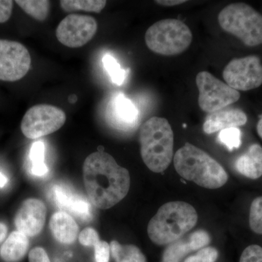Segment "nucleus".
Wrapping results in <instances>:
<instances>
[{
	"label": "nucleus",
	"mask_w": 262,
	"mask_h": 262,
	"mask_svg": "<svg viewBox=\"0 0 262 262\" xmlns=\"http://www.w3.org/2000/svg\"><path fill=\"white\" fill-rule=\"evenodd\" d=\"M83 179L90 201L100 209L115 206L130 189L128 170L119 165L103 147L84 160Z\"/></svg>",
	"instance_id": "nucleus-1"
},
{
	"label": "nucleus",
	"mask_w": 262,
	"mask_h": 262,
	"mask_svg": "<svg viewBox=\"0 0 262 262\" xmlns=\"http://www.w3.org/2000/svg\"><path fill=\"white\" fill-rule=\"evenodd\" d=\"M174 166L182 178L207 189H218L228 180L227 172L216 160L189 143L176 152Z\"/></svg>",
	"instance_id": "nucleus-2"
},
{
	"label": "nucleus",
	"mask_w": 262,
	"mask_h": 262,
	"mask_svg": "<svg viewBox=\"0 0 262 262\" xmlns=\"http://www.w3.org/2000/svg\"><path fill=\"white\" fill-rule=\"evenodd\" d=\"M139 141L143 161L151 171L162 173L171 163L173 155V131L168 120L153 117L140 128Z\"/></svg>",
	"instance_id": "nucleus-3"
},
{
	"label": "nucleus",
	"mask_w": 262,
	"mask_h": 262,
	"mask_svg": "<svg viewBox=\"0 0 262 262\" xmlns=\"http://www.w3.org/2000/svg\"><path fill=\"white\" fill-rule=\"evenodd\" d=\"M196 222L198 214L194 207L185 202H170L160 207L150 220L148 234L155 244H172L191 230Z\"/></svg>",
	"instance_id": "nucleus-4"
},
{
	"label": "nucleus",
	"mask_w": 262,
	"mask_h": 262,
	"mask_svg": "<svg viewBox=\"0 0 262 262\" xmlns=\"http://www.w3.org/2000/svg\"><path fill=\"white\" fill-rule=\"evenodd\" d=\"M221 28L248 47L262 44V15L246 3H232L219 14Z\"/></svg>",
	"instance_id": "nucleus-5"
},
{
	"label": "nucleus",
	"mask_w": 262,
	"mask_h": 262,
	"mask_svg": "<svg viewBox=\"0 0 262 262\" xmlns=\"http://www.w3.org/2000/svg\"><path fill=\"white\" fill-rule=\"evenodd\" d=\"M192 41L190 29L179 19L160 20L151 25L145 33L148 48L163 56L181 54L189 47Z\"/></svg>",
	"instance_id": "nucleus-6"
},
{
	"label": "nucleus",
	"mask_w": 262,
	"mask_h": 262,
	"mask_svg": "<svg viewBox=\"0 0 262 262\" xmlns=\"http://www.w3.org/2000/svg\"><path fill=\"white\" fill-rule=\"evenodd\" d=\"M196 84L199 91L198 104L203 111L213 113L237 102L241 94L208 72L196 75Z\"/></svg>",
	"instance_id": "nucleus-7"
},
{
	"label": "nucleus",
	"mask_w": 262,
	"mask_h": 262,
	"mask_svg": "<svg viewBox=\"0 0 262 262\" xmlns=\"http://www.w3.org/2000/svg\"><path fill=\"white\" fill-rule=\"evenodd\" d=\"M66 120V114L61 108L49 104L36 105L24 115L20 129L28 139H39L59 130Z\"/></svg>",
	"instance_id": "nucleus-8"
},
{
	"label": "nucleus",
	"mask_w": 262,
	"mask_h": 262,
	"mask_svg": "<svg viewBox=\"0 0 262 262\" xmlns=\"http://www.w3.org/2000/svg\"><path fill=\"white\" fill-rule=\"evenodd\" d=\"M226 83L236 91H248L262 84V64L258 56L234 58L223 71Z\"/></svg>",
	"instance_id": "nucleus-9"
},
{
	"label": "nucleus",
	"mask_w": 262,
	"mask_h": 262,
	"mask_svg": "<svg viewBox=\"0 0 262 262\" xmlns=\"http://www.w3.org/2000/svg\"><path fill=\"white\" fill-rule=\"evenodd\" d=\"M31 63L30 53L24 45L0 39V80H20L28 73Z\"/></svg>",
	"instance_id": "nucleus-10"
},
{
	"label": "nucleus",
	"mask_w": 262,
	"mask_h": 262,
	"mask_svg": "<svg viewBox=\"0 0 262 262\" xmlns=\"http://www.w3.org/2000/svg\"><path fill=\"white\" fill-rule=\"evenodd\" d=\"M98 30V24L94 17L70 14L57 27V39L63 46L70 48L82 47L89 43Z\"/></svg>",
	"instance_id": "nucleus-11"
},
{
	"label": "nucleus",
	"mask_w": 262,
	"mask_h": 262,
	"mask_svg": "<svg viewBox=\"0 0 262 262\" xmlns=\"http://www.w3.org/2000/svg\"><path fill=\"white\" fill-rule=\"evenodd\" d=\"M47 209L44 203L35 198H29L22 203L16 214L14 223L17 230L34 237L40 233L46 223Z\"/></svg>",
	"instance_id": "nucleus-12"
},
{
	"label": "nucleus",
	"mask_w": 262,
	"mask_h": 262,
	"mask_svg": "<svg viewBox=\"0 0 262 262\" xmlns=\"http://www.w3.org/2000/svg\"><path fill=\"white\" fill-rule=\"evenodd\" d=\"M210 241L211 237L206 231H196L170 244L164 251L162 262H180L188 253L204 248Z\"/></svg>",
	"instance_id": "nucleus-13"
},
{
	"label": "nucleus",
	"mask_w": 262,
	"mask_h": 262,
	"mask_svg": "<svg viewBox=\"0 0 262 262\" xmlns=\"http://www.w3.org/2000/svg\"><path fill=\"white\" fill-rule=\"evenodd\" d=\"M247 121V116L243 110L224 108L207 116L203 124V131L211 134L231 127L244 126Z\"/></svg>",
	"instance_id": "nucleus-14"
},
{
	"label": "nucleus",
	"mask_w": 262,
	"mask_h": 262,
	"mask_svg": "<svg viewBox=\"0 0 262 262\" xmlns=\"http://www.w3.org/2000/svg\"><path fill=\"white\" fill-rule=\"evenodd\" d=\"M53 195L57 206L80 217L84 220L92 218L91 205L84 198L71 192L70 189L61 185L53 187Z\"/></svg>",
	"instance_id": "nucleus-15"
},
{
	"label": "nucleus",
	"mask_w": 262,
	"mask_h": 262,
	"mask_svg": "<svg viewBox=\"0 0 262 262\" xmlns=\"http://www.w3.org/2000/svg\"><path fill=\"white\" fill-rule=\"evenodd\" d=\"M108 110L112 122L120 129H128L134 126L139 116L134 103L121 94L114 97L108 104Z\"/></svg>",
	"instance_id": "nucleus-16"
},
{
	"label": "nucleus",
	"mask_w": 262,
	"mask_h": 262,
	"mask_svg": "<svg viewBox=\"0 0 262 262\" xmlns=\"http://www.w3.org/2000/svg\"><path fill=\"white\" fill-rule=\"evenodd\" d=\"M50 229L53 237L62 244H73L78 235V225L75 220L64 211H58L52 215Z\"/></svg>",
	"instance_id": "nucleus-17"
},
{
	"label": "nucleus",
	"mask_w": 262,
	"mask_h": 262,
	"mask_svg": "<svg viewBox=\"0 0 262 262\" xmlns=\"http://www.w3.org/2000/svg\"><path fill=\"white\" fill-rule=\"evenodd\" d=\"M239 173L248 179H257L262 176V147L259 144L250 146L245 154L239 156L235 163Z\"/></svg>",
	"instance_id": "nucleus-18"
},
{
	"label": "nucleus",
	"mask_w": 262,
	"mask_h": 262,
	"mask_svg": "<svg viewBox=\"0 0 262 262\" xmlns=\"http://www.w3.org/2000/svg\"><path fill=\"white\" fill-rule=\"evenodd\" d=\"M28 237L19 231H13L0 248V256L5 262H18L28 251Z\"/></svg>",
	"instance_id": "nucleus-19"
},
{
	"label": "nucleus",
	"mask_w": 262,
	"mask_h": 262,
	"mask_svg": "<svg viewBox=\"0 0 262 262\" xmlns=\"http://www.w3.org/2000/svg\"><path fill=\"white\" fill-rule=\"evenodd\" d=\"M110 251L115 262H146L145 256L134 245H121L113 241Z\"/></svg>",
	"instance_id": "nucleus-20"
},
{
	"label": "nucleus",
	"mask_w": 262,
	"mask_h": 262,
	"mask_svg": "<svg viewBox=\"0 0 262 262\" xmlns=\"http://www.w3.org/2000/svg\"><path fill=\"white\" fill-rule=\"evenodd\" d=\"M15 3L33 18L43 21L48 18L51 3L46 0H16Z\"/></svg>",
	"instance_id": "nucleus-21"
},
{
	"label": "nucleus",
	"mask_w": 262,
	"mask_h": 262,
	"mask_svg": "<svg viewBox=\"0 0 262 262\" xmlns=\"http://www.w3.org/2000/svg\"><path fill=\"white\" fill-rule=\"evenodd\" d=\"M60 5L63 10L67 13L73 11L90 12L99 13L106 5L104 0H61Z\"/></svg>",
	"instance_id": "nucleus-22"
},
{
	"label": "nucleus",
	"mask_w": 262,
	"mask_h": 262,
	"mask_svg": "<svg viewBox=\"0 0 262 262\" xmlns=\"http://www.w3.org/2000/svg\"><path fill=\"white\" fill-rule=\"evenodd\" d=\"M32 163V172L37 177H42L48 173V168L45 163V144L42 141L34 143L29 153Z\"/></svg>",
	"instance_id": "nucleus-23"
},
{
	"label": "nucleus",
	"mask_w": 262,
	"mask_h": 262,
	"mask_svg": "<svg viewBox=\"0 0 262 262\" xmlns=\"http://www.w3.org/2000/svg\"><path fill=\"white\" fill-rule=\"evenodd\" d=\"M103 63L113 83L121 85L125 80V72L121 69L117 60L111 55L107 54L103 57Z\"/></svg>",
	"instance_id": "nucleus-24"
},
{
	"label": "nucleus",
	"mask_w": 262,
	"mask_h": 262,
	"mask_svg": "<svg viewBox=\"0 0 262 262\" xmlns=\"http://www.w3.org/2000/svg\"><path fill=\"white\" fill-rule=\"evenodd\" d=\"M249 225L253 232L262 234V196H258L251 203Z\"/></svg>",
	"instance_id": "nucleus-25"
},
{
	"label": "nucleus",
	"mask_w": 262,
	"mask_h": 262,
	"mask_svg": "<svg viewBox=\"0 0 262 262\" xmlns=\"http://www.w3.org/2000/svg\"><path fill=\"white\" fill-rule=\"evenodd\" d=\"M219 140L227 146L229 151L238 149L241 146V131L238 127H231L221 131Z\"/></svg>",
	"instance_id": "nucleus-26"
},
{
	"label": "nucleus",
	"mask_w": 262,
	"mask_h": 262,
	"mask_svg": "<svg viewBox=\"0 0 262 262\" xmlns=\"http://www.w3.org/2000/svg\"><path fill=\"white\" fill-rule=\"evenodd\" d=\"M219 253L214 248H202L194 256L187 258L184 262H215Z\"/></svg>",
	"instance_id": "nucleus-27"
},
{
	"label": "nucleus",
	"mask_w": 262,
	"mask_h": 262,
	"mask_svg": "<svg viewBox=\"0 0 262 262\" xmlns=\"http://www.w3.org/2000/svg\"><path fill=\"white\" fill-rule=\"evenodd\" d=\"M239 262H262V247L251 245L244 250Z\"/></svg>",
	"instance_id": "nucleus-28"
},
{
	"label": "nucleus",
	"mask_w": 262,
	"mask_h": 262,
	"mask_svg": "<svg viewBox=\"0 0 262 262\" xmlns=\"http://www.w3.org/2000/svg\"><path fill=\"white\" fill-rule=\"evenodd\" d=\"M79 241L82 246H95L100 241L99 236L94 229H84L79 235Z\"/></svg>",
	"instance_id": "nucleus-29"
},
{
	"label": "nucleus",
	"mask_w": 262,
	"mask_h": 262,
	"mask_svg": "<svg viewBox=\"0 0 262 262\" xmlns=\"http://www.w3.org/2000/svg\"><path fill=\"white\" fill-rule=\"evenodd\" d=\"M95 248V259L96 262H108L110 256V246L106 241H100Z\"/></svg>",
	"instance_id": "nucleus-30"
},
{
	"label": "nucleus",
	"mask_w": 262,
	"mask_h": 262,
	"mask_svg": "<svg viewBox=\"0 0 262 262\" xmlns=\"http://www.w3.org/2000/svg\"><path fill=\"white\" fill-rule=\"evenodd\" d=\"M13 2L10 0H0V24L9 20L13 11Z\"/></svg>",
	"instance_id": "nucleus-31"
},
{
	"label": "nucleus",
	"mask_w": 262,
	"mask_h": 262,
	"mask_svg": "<svg viewBox=\"0 0 262 262\" xmlns=\"http://www.w3.org/2000/svg\"><path fill=\"white\" fill-rule=\"evenodd\" d=\"M29 262H51L47 252L42 248L36 247L29 253Z\"/></svg>",
	"instance_id": "nucleus-32"
},
{
	"label": "nucleus",
	"mask_w": 262,
	"mask_h": 262,
	"mask_svg": "<svg viewBox=\"0 0 262 262\" xmlns=\"http://www.w3.org/2000/svg\"><path fill=\"white\" fill-rule=\"evenodd\" d=\"M157 4L165 7L177 6L186 3L185 0H157L155 1Z\"/></svg>",
	"instance_id": "nucleus-33"
},
{
	"label": "nucleus",
	"mask_w": 262,
	"mask_h": 262,
	"mask_svg": "<svg viewBox=\"0 0 262 262\" xmlns=\"http://www.w3.org/2000/svg\"><path fill=\"white\" fill-rule=\"evenodd\" d=\"M7 234H8V227L3 223H0V244L6 237Z\"/></svg>",
	"instance_id": "nucleus-34"
},
{
	"label": "nucleus",
	"mask_w": 262,
	"mask_h": 262,
	"mask_svg": "<svg viewBox=\"0 0 262 262\" xmlns=\"http://www.w3.org/2000/svg\"><path fill=\"white\" fill-rule=\"evenodd\" d=\"M256 130H257L258 136H259L262 139V115H261V117H260L257 125H256Z\"/></svg>",
	"instance_id": "nucleus-35"
},
{
	"label": "nucleus",
	"mask_w": 262,
	"mask_h": 262,
	"mask_svg": "<svg viewBox=\"0 0 262 262\" xmlns=\"http://www.w3.org/2000/svg\"><path fill=\"white\" fill-rule=\"evenodd\" d=\"M7 183H8V179L0 172V187H4Z\"/></svg>",
	"instance_id": "nucleus-36"
},
{
	"label": "nucleus",
	"mask_w": 262,
	"mask_h": 262,
	"mask_svg": "<svg viewBox=\"0 0 262 262\" xmlns=\"http://www.w3.org/2000/svg\"><path fill=\"white\" fill-rule=\"evenodd\" d=\"M69 99H70L71 103L75 102V101H77V96H75V95H72V96H71L69 98Z\"/></svg>",
	"instance_id": "nucleus-37"
}]
</instances>
